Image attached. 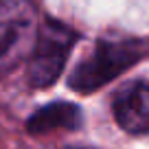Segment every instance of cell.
<instances>
[{
  "instance_id": "1",
  "label": "cell",
  "mask_w": 149,
  "mask_h": 149,
  "mask_svg": "<svg viewBox=\"0 0 149 149\" xmlns=\"http://www.w3.org/2000/svg\"><path fill=\"white\" fill-rule=\"evenodd\" d=\"M140 57L136 42H99L86 59L74 66L68 86L79 94H90L127 70Z\"/></svg>"
},
{
  "instance_id": "2",
  "label": "cell",
  "mask_w": 149,
  "mask_h": 149,
  "mask_svg": "<svg viewBox=\"0 0 149 149\" xmlns=\"http://www.w3.org/2000/svg\"><path fill=\"white\" fill-rule=\"evenodd\" d=\"M77 40V31L55 20H46L37 29L29 66V79L35 88H48L57 81Z\"/></svg>"
},
{
  "instance_id": "3",
  "label": "cell",
  "mask_w": 149,
  "mask_h": 149,
  "mask_svg": "<svg viewBox=\"0 0 149 149\" xmlns=\"http://www.w3.org/2000/svg\"><path fill=\"white\" fill-rule=\"evenodd\" d=\"M37 31L29 0H0V68H9L33 51Z\"/></svg>"
},
{
  "instance_id": "4",
  "label": "cell",
  "mask_w": 149,
  "mask_h": 149,
  "mask_svg": "<svg viewBox=\"0 0 149 149\" xmlns=\"http://www.w3.org/2000/svg\"><path fill=\"white\" fill-rule=\"evenodd\" d=\"M112 112L125 132L136 136L149 134V81L138 79L123 86L114 97Z\"/></svg>"
},
{
  "instance_id": "5",
  "label": "cell",
  "mask_w": 149,
  "mask_h": 149,
  "mask_svg": "<svg viewBox=\"0 0 149 149\" xmlns=\"http://www.w3.org/2000/svg\"><path fill=\"white\" fill-rule=\"evenodd\" d=\"M81 121H84L81 110L74 103L55 101L33 112L26 121V130L31 134H48L55 130H77Z\"/></svg>"
},
{
  "instance_id": "6",
  "label": "cell",
  "mask_w": 149,
  "mask_h": 149,
  "mask_svg": "<svg viewBox=\"0 0 149 149\" xmlns=\"http://www.w3.org/2000/svg\"><path fill=\"white\" fill-rule=\"evenodd\" d=\"M74 149H84V147H74Z\"/></svg>"
}]
</instances>
